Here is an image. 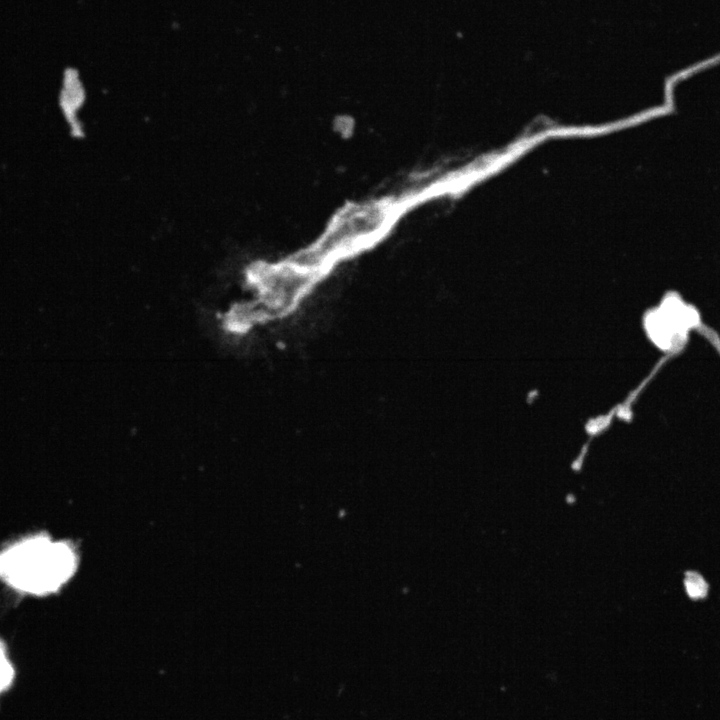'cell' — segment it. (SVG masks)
I'll return each mask as SVG.
<instances>
[{
	"instance_id": "1",
	"label": "cell",
	"mask_w": 720,
	"mask_h": 720,
	"mask_svg": "<svg viewBox=\"0 0 720 720\" xmlns=\"http://www.w3.org/2000/svg\"><path fill=\"white\" fill-rule=\"evenodd\" d=\"M77 562L71 544L47 534H31L0 550V582L24 595L47 596L71 579Z\"/></svg>"
},
{
	"instance_id": "3",
	"label": "cell",
	"mask_w": 720,
	"mask_h": 720,
	"mask_svg": "<svg viewBox=\"0 0 720 720\" xmlns=\"http://www.w3.org/2000/svg\"><path fill=\"white\" fill-rule=\"evenodd\" d=\"M685 586L692 598H701L706 594L707 585L703 578L696 573H689L685 579Z\"/></svg>"
},
{
	"instance_id": "2",
	"label": "cell",
	"mask_w": 720,
	"mask_h": 720,
	"mask_svg": "<svg viewBox=\"0 0 720 720\" xmlns=\"http://www.w3.org/2000/svg\"><path fill=\"white\" fill-rule=\"evenodd\" d=\"M14 677V669L8 657L7 649L0 641V692L8 687Z\"/></svg>"
}]
</instances>
